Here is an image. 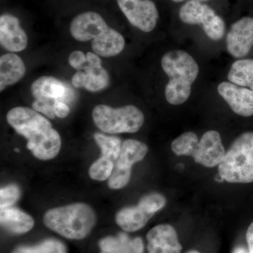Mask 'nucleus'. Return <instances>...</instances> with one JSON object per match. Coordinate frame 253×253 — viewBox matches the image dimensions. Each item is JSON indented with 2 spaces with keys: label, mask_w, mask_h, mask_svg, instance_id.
<instances>
[{
  "label": "nucleus",
  "mask_w": 253,
  "mask_h": 253,
  "mask_svg": "<svg viewBox=\"0 0 253 253\" xmlns=\"http://www.w3.org/2000/svg\"><path fill=\"white\" fill-rule=\"evenodd\" d=\"M6 121L18 134L27 139L28 149L35 157L47 161L59 154L61 136L38 111L22 106L13 108L7 113Z\"/></svg>",
  "instance_id": "1"
},
{
  "label": "nucleus",
  "mask_w": 253,
  "mask_h": 253,
  "mask_svg": "<svg viewBox=\"0 0 253 253\" xmlns=\"http://www.w3.org/2000/svg\"><path fill=\"white\" fill-rule=\"evenodd\" d=\"M163 71L169 78L165 96L171 105L184 104L191 93V86L199 76V66L196 60L182 50L166 53L161 59Z\"/></svg>",
  "instance_id": "2"
},
{
  "label": "nucleus",
  "mask_w": 253,
  "mask_h": 253,
  "mask_svg": "<svg viewBox=\"0 0 253 253\" xmlns=\"http://www.w3.org/2000/svg\"><path fill=\"white\" fill-rule=\"evenodd\" d=\"M96 214L90 206L74 204L53 208L44 214V224L68 239H84L96 224Z\"/></svg>",
  "instance_id": "3"
},
{
  "label": "nucleus",
  "mask_w": 253,
  "mask_h": 253,
  "mask_svg": "<svg viewBox=\"0 0 253 253\" xmlns=\"http://www.w3.org/2000/svg\"><path fill=\"white\" fill-rule=\"evenodd\" d=\"M171 149L176 156H191L196 163L210 168L219 166L226 154L220 134L214 130L206 131L201 140L187 131L172 141Z\"/></svg>",
  "instance_id": "4"
},
{
  "label": "nucleus",
  "mask_w": 253,
  "mask_h": 253,
  "mask_svg": "<svg viewBox=\"0 0 253 253\" xmlns=\"http://www.w3.org/2000/svg\"><path fill=\"white\" fill-rule=\"evenodd\" d=\"M218 170L227 182H253V131L243 133L236 138L218 166Z\"/></svg>",
  "instance_id": "5"
},
{
  "label": "nucleus",
  "mask_w": 253,
  "mask_h": 253,
  "mask_svg": "<svg viewBox=\"0 0 253 253\" xmlns=\"http://www.w3.org/2000/svg\"><path fill=\"white\" fill-rule=\"evenodd\" d=\"M92 118L99 129L111 134L136 132L144 123V113L133 105L117 109L98 105L93 109Z\"/></svg>",
  "instance_id": "6"
},
{
  "label": "nucleus",
  "mask_w": 253,
  "mask_h": 253,
  "mask_svg": "<svg viewBox=\"0 0 253 253\" xmlns=\"http://www.w3.org/2000/svg\"><path fill=\"white\" fill-rule=\"evenodd\" d=\"M166 198L158 193L143 196L136 206L121 210L116 214V221L123 230L134 232L140 230L153 216L166 206Z\"/></svg>",
  "instance_id": "7"
},
{
  "label": "nucleus",
  "mask_w": 253,
  "mask_h": 253,
  "mask_svg": "<svg viewBox=\"0 0 253 253\" xmlns=\"http://www.w3.org/2000/svg\"><path fill=\"white\" fill-rule=\"evenodd\" d=\"M179 16L186 24L201 25L206 36L212 41H220L225 33L224 20L211 6L197 0H190L182 5Z\"/></svg>",
  "instance_id": "8"
},
{
  "label": "nucleus",
  "mask_w": 253,
  "mask_h": 253,
  "mask_svg": "<svg viewBox=\"0 0 253 253\" xmlns=\"http://www.w3.org/2000/svg\"><path fill=\"white\" fill-rule=\"evenodd\" d=\"M147 145L136 139H126L122 144L121 153L115 162L114 169L109 179V188L120 189L130 180L131 167L144 159L147 154Z\"/></svg>",
  "instance_id": "9"
},
{
  "label": "nucleus",
  "mask_w": 253,
  "mask_h": 253,
  "mask_svg": "<svg viewBox=\"0 0 253 253\" xmlns=\"http://www.w3.org/2000/svg\"><path fill=\"white\" fill-rule=\"evenodd\" d=\"M87 63L81 71L73 75L71 83L76 88H84L90 92H98L109 86V73L102 66V61L97 54L87 52Z\"/></svg>",
  "instance_id": "10"
},
{
  "label": "nucleus",
  "mask_w": 253,
  "mask_h": 253,
  "mask_svg": "<svg viewBox=\"0 0 253 253\" xmlns=\"http://www.w3.org/2000/svg\"><path fill=\"white\" fill-rule=\"evenodd\" d=\"M118 6L134 27L149 33L157 25L159 13L151 0H117Z\"/></svg>",
  "instance_id": "11"
},
{
  "label": "nucleus",
  "mask_w": 253,
  "mask_h": 253,
  "mask_svg": "<svg viewBox=\"0 0 253 253\" xmlns=\"http://www.w3.org/2000/svg\"><path fill=\"white\" fill-rule=\"evenodd\" d=\"M226 49L236 59L247 56L253 46V18L244 17L231 26L226 39Z\"/></svg>",
  "instance_id": "12"
},
{
  "label": "nucleus",
  "mask_w": 253,
  "mask_h": 253,
  "mask_svg": "<svg viewBox=\"0 0 253 253\" xmlns=\"http://www.w3.org/2000/svg\"><path fill=\"white\" fill-rule=\"evenodd\" d=\"M110 28L101 15L94 11H85L73 18L70 33L76 41L86 42L101 38Z\"/></svg>",
  "instance_id": "13"
},
{
  "label": "nucleus",
  "mask_w": 253,
  "mask_h": 253,
  "mask_svg": "<svg viewBox=\"0 0 253 253\" xmlns=\"http://www.w3.org/2000/svg\"><path fill=\"white\" fill-rule=\"evenodd\" d=\"M217 91L236 114L243 117L253 116V91L244 86L223 82Z\"/></svg>",
  "instance_id": "14"
},
{
  "label": "nucleus",
  "mask_w": 253,
  "mask_h": 253,
  "mask_svg": "<svg viewBox=\"0 0 253 253\" xmlns=\"http://www.w3.org/2000/svg\"><path fill=\"white\" fill-rule=\"evenodd\" d=\"M0 44L11 52L22 51L27 47V34L16 16L4 14L0 16Z\"/></svg>",
  "instance_id": "15"
},
{
  "label": "nucleus",
  "mask_w": 253,
  "mask_h": 253,
  "mask_svg": "<svg viewBox=\"0 0 253 253\" xmlns=\"http://www.w3.org/2000/svg\"><path fill=\"white\" fill-rule=\"evenodd\" d=\"M147 249L149 253H181L179 243L174 228L169 224H159L148 232Z\"/></svg>",
  "instance_id": "16"
},
{
  "label": "nucleus",
  "mask_w": 253,
  "mask_h": 253,
  "mask_svg": "<svg viewBox=\"0 0 253 253\" xmlns=\"http://www.w3.org/2000/svg\"><path fill=\"white\" fill-rule=\"evenodd\" d=\"M26 68L25 63L18 55L6 54L0 57V91H2L6 86L14 85L21 81L25 74Z\"/></svg>",
  "instance_id": "17"
},
{
  "label": "nucleus",
  "mask_w": 253,
  "mask_h": 253,
  "mask_svg": "<svg viewBox=\"0 0 253 253\" xmlns=\"http://www.w3.org/2000/svg\"><path fill=\"white\" fill-rule=\"evenodd\" d=\"M99 246L101 253H144L141 238L131 239L124 233L104 238L99 241Z\"/></svg>",
  "instance_id": "18"
},
{
  "label": "nucleus",
  "mask_w": 253,
  "mask_h": 253,
  "mask_svg": "<svg viewBox=\"0 0 253 253\" xmlns=\"http://www.w3.org/2000/svg\"><path fill=\"white\" fill-rule=\"evenodd\" d=\"M0 221L4 229L14 234H26L33 229L35 224L29 214L17 208L10 207L1 209Z\"/></svg>",
  "instance_id": "19"
},
{
  "label": "nucleus",
  "mask_w": 253,
  "mask_h": 253,
  "mask_svg": "<svg viewBox=\"0 0 253 253\" xmlns=\"http://www.w3.org/2000/svg\"><path fill=\"white\" fill-rule=\"evenodd\" d=\"M126 46L124 37L110 28L101 38L91 41V49L95 54L103 57H112L121 54Z\"/></svg>",
  "instance_id": "20"
},
{
  "label": "nucleus",
  "mask_w": 253,
  "mask_h": 253,
  "mask_svg": "<svg viewBox=\"0 0 253 253\" xmlns=\"http://www.w3.org/2000/svg\"><path fill=\"white\" fill-rule=\"evenodd\" d=\"M31 93L36 99L59 100L67 91L66 85L59 80L51 76H42L31 84Z\"/></svg>",
  "instance_id": "21"
},
{
  "label": "nucleus",
  "mask_w": 253,
  "mask_h": 253,
  "mask_svg": "<svg viewBox=\"0 0 253 253\" xmlns=\"http://www.w3.org/2000/svg\"><path fill=\"white\" fill-rule=\"evenodd\" d=\"M228 80L233 84L249 87L253 91V59H240L231 65Z\"/></svg>",
  "instance_id": "22"
},
{
  "label": "nucleus",
  "mask_w": 253,
  "mask_h": 253,
  "mask_svg": "<svg viewBox=\"0 0 253 253\" xmlns=\"http://www.w3.org/2000/svg\"><path fill=\"white\" fill-rule=\"evenodd\" d=\"M95 141L101 151V156L116 162L121 153L122 141L118 136H106L101 133L94 135Z\"/></svg>",
  "instance_id": "23"
},
{
  "label": "nucleus",
  "mask_w": 253,
  "mask_h": 253,
  "mask_svg": "<svg viewBox=\"0 0 253 253\" xmlns=\"http://www.w3.org/2000/svg\"><path fill=\"white\" fill-rule=\"evenodd\" d=\"M11 253H67V249L61 241L49 239L36 246H19Z\"/></svg>",
  "instance_id": "24"
},
{
  "label": "nucleus",
  "mask_w": 253,
  "mask_h": 253,
  "mask_svg": "<svg viewBox=\"0 0 253 253\" xmlns=\"http://www.w3.org/2000/svg\"><path fill=\"white\" fill-rule=\"evenodd\" d=\"M114 166L113 161L101 156L91 165L89 169V175L94 180H106L112 174Z\"/></svg>",
  "instance_id": "25"
},
{
  "label": "nucleus",
  "mask_w": 253,
  "mask_h": 253,
  "mask_svg": "<svg viewBox=\"0 0 253 253\" xmlns=\"http://www.w3.org/2000/svg\"><path fill=\"white\" fill-rule=\"evenodd\" d=\"M19 188L14 184L6 186L1 189L0 191V206L1 209L5 208H9L16 204V201L19 199Z\"/></svg>",
  "instance_id": "26"
},
{
  "label": "nucleus",
  "mask_w": 253,
  "mask_h": 253,
  "mask_svg": "<svg viewBox=\"0 0 253 253\" xmlns=\"http://www.w3.org/2000/svg\"><path fill=\"white\" fill-rule=\"evenodd\" d=\"M56 100L52 99H36L32 104L33 109L38 112L43 113L46 117L54 119L55 114L54 104Z\"/></svg>",
  "instance_id": "27"
},
{
  "label": "nucleus",
  "mask_w": 253,
  "mask_h": 253,
  "mask_svg": "<svg viewBox=\"0 0 253 253\" xmlns=\"http://www.w3.org/2000/svg\"><path fill=\"white\" fill-rule=\"evenodd\" d=\"M68 63L71 67L77 71H81L87 63L86 55L80 50L73 51L68 57Z\"/></svg>",
  "instance_id": "28"
},
{
  "label": "nucleus",
  "mask_w": 253,
  "mask_h": 253,
  "mask_svg": "<svg viewBox=\"0 0 253 253\" xmlns=\"http://www.w3.org/2000/svg\"><path fill=\"white\" fill-rule=\"evenodd\" d=\"M54 111L55 116L58 118H65L67 117L70 113V108L60 100H56L54 104Z\"/></svg>",
  "instance_id": "29"
},
{
  "label": "nucleus",
  "mask_w": 253,
  "mask_h": 253,
  "mask_svg": "<svg viewBox=\"0 0 253 253\" xmlns=\"http://www.w3.org/2000/svg\"><path fill=\"white\" fill-rule=\"evenodd\" d=\"M246 241L249 247V253H253V222L249 226L246 232Z\"/></svg>",
  "instance_id": "30"
},
{
  "label": "nucleus",
  "mask_w": 253,
  "mask_h": 253,
  "mask_svg": "<svg viewBox=\"0 0 253 253\" xmlns=\"http://www.w3.org/2000/svg\"><path fill=\"white\" fill-rule=\"evenodd\" d=\"M233 253H249V250L246 249L244 246H238L233 251Z\"/></svg>",
  "instance_id": "31"
},
{
  "label": "nucleus",
  "mask_w": 253,
  "mask_h": 253,
  "mask_svg": "<svg viewBox=\"0 0 253 253\" xmlns=\"http://www.w3.org/2000/svg\"><path fill=\"white\" fill-rule=\"evenodd\" d=\"M186 253H201L199 252V251H196V250H191V251H188Z\"/></svg>",
  "instance_id": "32"
},
{
  "label": "nucleus",
  "mask_w": 253,
  "mask_h": 253,
  "mask_svg": "<svg viewBox=\"0 0 253 253\" xmlns=\"http://www.w3.org/2000/svg\"><path fill=\"white\" fill-rule=\"evenodd\" d=\"M172 1H174V2H181V1H184V0H172Z\"/></svg>",
  "instance_id": "33"
},
{
  "label": "nucleus",
  "mask_w": 253,
  "mask_h": 253,
  "mask_svg": "<svg viewBox=\"0 0 253 253\" xmlns=\"http://www.w3.org/2000/svg\"><path fill=\"white\" fill-rule=\"evenodd\" d=\"M197 1H206V0H197Z\"/></svg>",
  "instance_id": "34"
}]
</instances>
